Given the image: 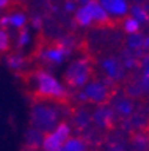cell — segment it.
Masks as SVG:
<instances>
[{"mask_svg": "<svg viewBox=\"0 0 149 151\" xmlns=\"http://www.w3.org/2000/svg\"><path fill=\"white\" fill-rule=\"evenodd\" d=\"M58 101L43 100L39 99L36 100L31 107V127L39 129L43 134H47L51 129H54L62 117V112L58 108Z\"/></svg>", "mask_w": 149, "mask_h": 151, "instance_id": "obj_1", "label": "cell"}, {"mask_svg": "<svg viewBox=\"0 0 149 151\" xmlns=\"http://www.w3.org/2000/svg\"><path fill=\"white\" fill-rule=\"evenodd\" d=\"M34 88L38 97L51 101H65L68 97V91L62 81L47 70H38L32 76Z\"/></svg>", "mask_w": 149, "mask_h": 151, "instance_id": "obj_2", "label": "cell"}, {"mask_svg": "<svg viewBox=\"0 0 149 151\" xmlns=\"http://www.w3.org/2000/svg\"><path fill=\"white\" fill-rule=\"evenodd\" d=\"M110 80H90L81 91L78 92V100L82 103H90L96 105L106 104L110 97Z\"/></svg>", "mask_w": 149, "mask_h": 151, "instance_id": "obj_3", "label": "cell"}, {"mask_svg": "<svg viewBox=\"0 0 149 151\" xmlns=\"http://www.w3.org/2000/svg\"><path fill=\"white\" fill-rule=\"evenodd\" d=\"M91 73H93V66L90 60L86 57H81L74 60L67 66L65 72V81L71 88L81 89L90 81Z\"/></svg>", "mask_w": 149, "mask_h": 151, "instance_id": "obj_4", "label": "cell"}, {"mask_svg": "<svg viewBox=\"0 0 149 151\" xmlns=\"http://www.w3.org/2000/svg\"><path fill=\"white\" fill-rule=\"evenodd\" d=\"M73 128L67 122H61L54 129L44 134L42 142L43 151H63L66 140L71 136Z\"/></svg>", "mask_w": 149, "mask_h": 151, "instance_id": "obj_5", "label": "cell"}, {"mask_svg": "<svg viewBox=\"0 0 149 151\" xmlns=\"http://www.w3.org/2000/svg\"><path fill=\"white\" fill-rule=\"evenodd\" d=\"M71 51H73V41L63 39L62 42L56 43L55 46L44 47L41 51L39 57L44 62L50 63V65H61L71 55Z\"/></svg>", "mask_w": 149, "mask_h": 151, "instance_id": "obj_6", "label": "cell"}, {"mask_svg": "<svg viewBox=\"0 0 149 151\" xmlns=\"http://www.w3.org/2000/svg\"><path fill=\"white\" fill-rule=\"evenodd\" d=\"M101 69L105 73V77L112 82L121 81L125 77V66L122 65L120 58L115 57H106L101 62Z\"/></svg>", "mask_w": 149, "mask_h": 151, "instance_id": "obj_7", "label": "cell"}, {"mask_svg": "<svg viewBox=\"0 0 149 151\" xmlns=\"http://www.w3.org/2000/svg\"><path fill=\"white\" fill-rule=\"evenodd\" d=\"M115 120V113L113 107H109L106 104L97 105L96 111L91 113V122L96 124L98 128L108 129L113 126Z\"/></svg>", "mask_w": 149, "mask_h": 151, "instance_id": "obj_8", "label": "cell"}, {"mask_svg": "<svg viewBox=\"0 0 149 151\" xmlns=\"http://www.w3.org/2000/svg\"><path fill=\"white\" fill-rule=\"evenodd\" d=\"M113 109L117 117H121V119H129V117L133 115L134 111V103L132 100V97H128V96H122V97L117 99L113 104Z\"/></svg>", "mask_w": 149, "mask_h": 151, "instance_id": "obj_9", "label": "cell"}, {"mask_svg": "<svg viewBox=\"0 0 149 151\" xmlns=\"http://www.w3.org/2000/svg\"><path fill=\"white\" fill-rule=\"evenodd\" d=\"M109 15L125 16L129 11L126 0H98Z\"/></svg>", "mask_w": 149, "mask_h": 151, "instance_id": "obj_10", "label": "cell"}, {"mask_svg": "<svg viewBox=\"0 0 149 151\" xmlns=\"http://www.w3.org/2000/svg\"><path fill=\"white\" fill-rule=\"evenodd\" d=\"M87 9L90 11L91 18H93V23H98V24H106L110 22V15L106 12V9L101 6L98 0H91L90 3L86 4Z\"/></svg>", "mask_w": 149, "mask_h": 151, "instance_id": "obj_11", "label": "cell"}, {"mask_svg": "<svg viewBox=\"0 0 149 151\" xmlns=\"http://www.w3.org/2000/svg\"><path fill=\"white\" fill-rule=\"evenodd\" d=\"M43 136H44L43 132H41L39 129L34 128V127H30L27 134H26V146H27L30 150L41 148L42 142H43Z\"/></svg>", "mask_w": 149, "mask_h": 151, "instance_id": "obj_12", "label": "cell"}, {"mask_svg": "<svg viewBox=\"0 0 149 151\" xmlns=\"http://www.w3.org/2000/svg\"><path fill=\"white\" fill-rule=\"evenodd\" d=\"M140 68L141 77L138 80V84L145 93V92H149V53H145L140 58Z\"/></svg>", "mask_w": 149, "mask_h": 151, "instance_id": "obj_13", "label": "cell"}, {"mask_svg": "<svg viewBox=\"0 0 149 151\" xmlns=\"http://www.w3.org/2000/svg\"><path fill=\"white\" fill-rule=\"evenodd\" d=\"M144 41H145V35H141V34H129L126 39V46L129 50L134 51L137 53L140 57H143L144 54Z\"/></svg>", "mask_w": 149, "mask_h": 151, "instance_id": "obj_14", "label": "cell"}, {"mask_svg": "<svg viewBox=\"0 0 149 151\" xmlns=\"http://www.w3.org/2000/svg\"><path fill=\"white\" fill-rule=\"evenodd\" d=\"M63 151H87V143L81 136H70L63 146Z\"/></svg>", "mask_w": 149, "mask_h": 151, "instance_id": "obj_15", "label": "cell"}, {"mask_svg": "<svg viewBox=\"0 0 149 151\" xmlns=\"http://www.w3.org/2000/svg\"><path fill=\"white\" fill-rule=\"evenodd\" d=\"M140 58L141 57L137 53L128 49L126 51H124V54H122L120 60H121L122 65L125 66V69H134L137 66H140Z\"/></svg>", "mask_w": 149, "mask_h": 151, "instance_id": "obj_16", "label": "cell"}, {"mask_svg": "<svg viewBox=\"0 0 149 151\" xmlns=\"http://www.w3.org/2000/svg\"><path fill=\"white\" fill-rule=\"evenodd\" d=\"M75 22L82 27H87V26L93 24V18H91L90 11L87 9L86 6H81L75 11Z\"/></svg>", "mask_w": 149, "mask_h": 151, "instance_id": "obj_17", "label": "cell"}, {"mask_svg": "<svg viewBox=\"0 0 149 151\" xmlns=\"http://www.w3.org/2000/svg\"><path fill=\"white\" fill-rule=\"evenodd\" d=\"M6 63L11 70L14 72H20L26 68V58L22 54H12V55H8L6 60Z\"/></svg>", "mask_w": 149, "mask_h": 151, "instance_id": "obj_18", "label": "cell"}, {"mask_svg": "<svg viewBox=\"0 0 149 151\" xmlns=\"http://www.w3.org/2000/svg\"><path fill=\"white\" fill-rule=\"evenodd\" d=\"M74 126L77 127L78 129H83L86 127L90 126L91 123V113H89L87 111H78L74 115Z\"/></svg>", "mask_w": 149, "mask_h": 151, "instance_id": "obj_19", "label": "cell"}, {"mask_svg": "<svg viewBox=\"0 0 149 151\" xmlns=\"http://www.w3.org/2000/svg\"><path fill=\"white\" fill-rule=\"evenodd\" d=\"M130 14L134 19H137L138 22L143 24V23H148L149 22V12L148 9L144 8L143 6H138V4H134L130 8Z\"/></svg>", "mask_w": 149, "mask_h": 151, "instance_id": "obj_20", "label": "cell"}, {"mask_svg": "<svg viewBox=\"0 0 149 151\" xmlns=\"http://www.w3.org/2000/svg\"><path fill=\"white\" fill-rule=\"evenodd\" d=\"M8 16H9V26L14 28L22 30V28L26 26V23H27V16H26L23 12H15V14L8 15Z\"/></svg>", "mask_w": 149, "mask_h": 151, "instance_id": "obj_21", "label": "cell"}, {"mask_svg": "<svg viewBox=\"0 0 149 151\" xmlns=\"http://www.w3.org/2000/svg\"><path fill=\"white\" fill-rule=\"evenodd\" d=\"M140 27H141V23L134 19L133 16H129L124 20V30L128 35L129 34H137V32L140 31Z\"/></svg>", "mask_w": 149, "mask_h": 151, "instance_id": "obj_22", "label": "cell"}, {"mask_svg": "<svg viewBox=\"0 0 149 151\" xmlns=\"http://www.w3.org/2000/svg\"><path fill=\"white\" fill-rule=\"evenodd\" d=\"M30 41H31V37H30V32H28V30L26 27H23L22 30H20V32H19L18 35V42H16V45H18V47H26L28 43H30Z\"/></svg>", "mask_w": 149, "mask_h": 151, "instance_id": "obj_23", "label": "cell"}, {"mask_svg": "<svg viewBox=\"0 0 149 151\" xmlns=\"http://www.w3.org/2000/svg\"><path fill=\"white\" fill-rule=\"evenodd\" d=\"M8 49H9V35L4 28H1L0 30V51H7Z\"/></svg>", "mask_w": 149, "mask_h": 151, "instance_id": "obj_24", "label": "cell"}, {"mask_svg": "<svg viewBox=\"0 0 149 151\" xmlns=\"http://www.w3.org/2000/svg\"><path fill=\"white\" fill-rule=\"evenodd\" d=\"M148 138L146 136H143V135H140L138 138L136 139V142H134V145H136V147L137 148H140V150H144V148L148 146Z\"/></svg>", "mask_w": 149, "mask_h": 151, "instance_id": "obj_25", "label": "cell"}, {"mask_svg": "<svg viewBox=\"0 0 149 151\" xmlns=\"http://www.w3.org/2000/svg\"><path fill=\"white\" fill-rule=\"evenodd\" d=\"M65 9L67 12H74V11H77V4L74 1H71V0H68L65 4Z\"/></svg>", "mask_w": 149, "mask_h": 151, "instance_id": "obj_26", "label": "cell"}, {"mask_svg": "<svg viewBox=\"0 0 149 151\" xmlns=\"http://www.w3.org/2000/svg\"><path fill=\"white\" fill-rule=\"evenodd\" d=\"M8 26H9V16H8V15H7V16H3V18H0V27L6 30Z\"/></svg>", "mask_w": 149, "mask_h": 151, "instance_id": "obj_27", "label": "cell"}, {"mask_svg": "<svg viewBox=\"0 0 149 151\" xmlns=\"http://www.w3.org/2000/svg\"><path fill=\"white\" fill-rule=\"evenodd\" d=\"M32 27L34 28L42 27V18L41 16H34V18H32Z\"/></svg>", "mask_w": 149, "mask_h": 151, "instance_id": "obj_28", "label": "cell"}, {"mask_svg": "<svg viewBox=\"0 0 149 151\" xmlns=\"http://www.w3.org/2000/svg\"><path fill=\"white\" fill-rule=\"evenodd\" d=\"M144 53H149V37H145L144 41Z\"/></svg>", "mask_w": 149, "mask_h": 151, "instance_id": "obj_29", "label": "cell"}, {"mask_svg": "<svg viewBox=\"0 0 149 151\" xmlns=\"http://www.w3.org/2000/svg\"><path fill=\"white\" fill-rule=\"evenodd\" d=\"M9 4V0H0V8H4Z\"/></svg>", "mask_w": 149, "mask_h": 151, "instance_id": "obj_30", "label": "cell"}, {"mask_svg": "<svg viewBox=\"0 0 149 151\" xmlns=\"http://www.w3.org/2000/svg\"><path fill=\"white\" fill-rule=\"evenodd\" d=\"M91 0H79V3H81V6H86L87 3H90Z\"/></svg>", "mask_w": 149, "mask_h": 151, "instance_id": "obj_31", "label": "cell"}, {"mask_svg": "<svg viewBox=\"0 0 149 151\" xmlns=\"http://www.w3.org/2000/svg\"><path fill=\"white\" fill-rule=\"evenodd\" d=\"M30 151H35V150H30Z\"/></svg>", "mask_w": 149, "mask_h": 151, "instance_id": "obj_32", "label": "cell"}]
</instances>
